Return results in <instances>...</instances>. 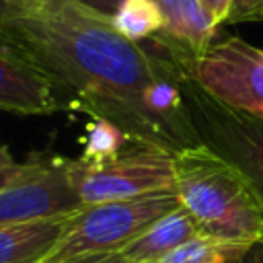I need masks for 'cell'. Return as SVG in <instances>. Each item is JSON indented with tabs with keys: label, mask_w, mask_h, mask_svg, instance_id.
Listing matches in <instances>:
<instances>
[{
	"label": "cell",
	"mask_w": 263,
	"mask_h": 263,
	"mask_svg": "<svg viewBox=\"0 0 263 263\" xmlns=\"http://www.w3.org/2000/svg\"><path fill=\"white\" fill-rule=\"evenodd\" d=\"M146 41L125 39L109 14L78 0H6L0 14V45L51 84L62 109L107 119L134 142L173 152L148 97L177 60L154 37Z\"/></svg>",
	"instance_id": "obj_1"
},
{
	"label": "cell",
	"mask_w": 263,
	"mask_h": 263,
	"mask_svg": "<svg viewBox=\"0 0 263 263\" xmlns=\"http://www.w3.org/2000/svg\"><path fill=\"white\" fill-rule=\"evenodd\" d=\"M175 191L199 232L224 242L263 238V197L253 181L203 142L175 154Z\"/></svg>",
	"instance_id": "obj_2"
},
{
	"label": "cell",
	"mask_w": 263,
	"mask_h": 263,
	"mask_svg": "<svg viewBox=\"0 0 263 263\" xmlns=\"http://www.w3.org/2000/svg\"><path fill=\"white\" fill-rule=\"evenodd\" d=\"M179 205L181 201L175 189L84 205L72 218L64 238L43 263H60L70 257L95 253H119L158 218Z\"/></svg>",
	"instance_id": "obj_3"
},
{
	"label": "cell",
	"mask_w": 263,
	"mask_h": 263,
	"mask_svg": "<svg viewBox=\"0 0 263 263\" xmlns=\"http://www.w3.org/2000/svg\"><path fill=\"white\" fill-rule=\"evenodd\" d=\"M64 168L84 205L175 189V154L136 142L103 162L64 158Z\"/></svg>",
	"instance_id": "obj_4"
},
{
	"label": "cell",
	"mask_w": 263,
	"mask_h": 263,
	"mask_svg": "<svg viewBox=\"0 0 263 263\" xmlns=\"http://www.w3.org/2000/svg\"><path fill=\"white\" fill-rule=\"evenodd\" d=\"M181 70L185 103L201 142L232 160L263 197V117L218 101L183 66Z\"/></svg>",
	"instance_id": "obj_5"
},
{
	"label": "cell",
	"mask_w": 263,
	"mask_h": 263,
	"mask_svg": "<svg viewBox=\"0 0 263 263\" xmlns=\"http://www.w3.org/2000/svg\"><path fill=\"white\" fill-rule=\"evenodd\" d=\"M171 51L212 97L238 111L263 117V49L230 35L212 43L197 60Z\"/></svg>",
	"instance_id": "obj_6"
},
{
	"label": "cell",
	"mask_w": 263,
	"mask_h": 263,
	"mask_svg": "<svg viewBox=\"0 0 263 263\" xmlns=\"http://www.w3.org/2000/svg\"><path fill=\"white\" fill-rule=\"evenodd\" d=\"M84 203L74 193L62 156H41L39 166L25 179L0 191V228L70 216Z\"/></svg>",
	"instance_id": "obj_7"
},
{
	"label": "cell",
	"mask_w": 263,
	"mask_h": 263,
	"mask_svg": "<svg viewBox=\"0 0 263 263\" xmlns=\"http://www.w3.org/2000/svg\"><path fill=\"white\" fill-rule=\"evenodd\" d=\"M58 109L62 107L51 84L35 68L0 45V111L49 115Z\"/></svg>",
	"instance_id": "obj_8"
},
{
	"label": "cell",
	"mask_w": 263,
	"mask_h": 263,
	"mask_svg": "<svg viewBox=\"0 0 263 263\" xmlns=\"http://www.w3.org/2000/svg\"><path fill=\"white\" fill-rule=\"evenodd\" d=\"M162 12V29L156 33L164 43L199 58L212 45L216 25L199 0H158Z\"/></svg>",
	"instance_id": "obj_9"
},
{
	"label": "cell",
	"mask_w": 263,
	"mask_h": 263,
	"mask_svg": "<svg viewBox=\"0 0 263 263\" xmlns=\"http://www.w3.org/2000/svg\"><path fill=\"white\" fill-rule=\"evenodd\" d=\"M76 214L2 226L0 263H43L49 257V253L58 247V242L64 238Z\"/></svg>",
	"instance_id": "obj_10"
},
{
	"label": "cell",
	"mask_w": 263,
	"mask_h": 263,
	"mask_svg": "<svg viewBox=\"0 0 263 263\" xmlns=\"http://www.w3.org/2000/svg\"><path fill=\"white\" fill-rule=\"evenodd\" d=\"M199 234V226L195 224L191 214L183 205H179L177 210L158 218L148 230H144L119 253L127 263H156L160 257Z\"/></svg>",
	"instance_id": "obj_11"
},
{
	"label": "cell",
	"mask_w": 263,
	"mask_h": 263,
	"mask_svg": "<svg viewBox=\"0 0 263 263\" xmlns=\"http://www.w3.org/2000/svg\"><path fill=\"white\" fill-rule=\"evenodd\" d=\"M111 21L125 39L136 43L150 39L162 29L158 0H119Z\"/></svg>",
	"instance_id": "obj_12"
},
{
	"label": "cell",
	"mask_w": 263,
	"mask_h": 263,
	"mask_svg": "<svg viewBox=\"0 0 263 263\" xmlns=\"http://www.w3.org/2000/svg\"><path fill=\"white\" fill-rule=\"evenodd\" d=\"M249 247L199 234L183 242L181 247L173 249L156 263H238V259L245 255Z\"/></svg>",
	"instance_id": "obj_13"
},
{
	"label": "cell",
	"mask_w": 263,
	"mask_h": 263,
	"mask_svg": "<svg viewBox=\"0 0 263 263\" xmlns=\"http://www.w3.org/2000/svg\"><path fill=\"white\" fill-rule=\"evenodd\" d=\"M80 142H82V154H80L82 160L103 162V160L117 156L134 140L123 129H119L115 123L107 119H90L84 127Z\"/></svg>",
	"instance_id": "obj_14"
},
{
	"label": "cell",
	"mask_w": 263,
	"mask_h": 263,
	"mask_svg": "<svg viewBox=\"0 0 263 263\" xmlns=\"http://www.w3.org/2000/svg\"><path fill=\"white\" fill-rule=\"evenodd\" d=\"M263 21V0H232L226 25Z\"/></svg>",
	"instance_id": "obj_15"
},
{
	"label": "cell",
	"mask_w": 263,
	"mask_h": 263,
	"mask_svg": "<svg viewBox=\"0 0 263 263\" xmlns=\"http://www.w3.org/2000/svg\"><path fill=\"white\" fill-rule=\"evenodd\" d=\"M37 166H39V154H31V158L27 162H16L8 168H0V191L6 189L8 185L29 177Z\"/></svg>",
	"instance_id": "obj_16"
},
{
	"label": "cell",
	"mask_w": 263,
	"mask_h": 263,
	"mask_svg": "<svg viewBox=\"0 0 263 263\" xmlns=\"http://www.w3.org/2000/svg\"><path fill=\"white\" fill-rule=\"evenodd\" d=\"M201 6L205 8V12L210 14V18L214 21L216 27L226 25L230 8H232V0H199Z\"/></svg>",
	"instance_id": "obj_17"
},
{
	"label": "cell",
	"mask_w": 263,
	"mask_h": 263,
	"mask_svg": "<svg viewBox=\"0 0 263 263\" xmlns=\"http://www.w3.org/2000/svg\"><path fill=\"white\" fill-rule=\"evenodd\" d=\"M60 263H127L121 253H95V255H80L70 257Z\"/></svg>",
	"instance_id": "obj_18"
},
{
	"label": "cell",
	"mask_w": 263,
	"mask_h": 263,
	"mask_svg": "<svg viewBox=\"0 0 263 263\" xmlns=\"http://www.w3.org/2000/svg\"><path fill=\"white\" fill-rule=\"evenodd\" d=\"M238 263H263V238L253 242L245 251V255L238 259Z\"/></svg>",
	"instance_id": "obj_19"
},
{
	"label": "cell",
	"mask_w": 263,
	"mask_h": 263,
	"mask_svg": "<svg viewBox=\"0 0 263 263\" xmlns=\"http://www.w3.org/2000/svg\"><path fill=\"white\" fill-rule=\"evenodd\" d=\"M78 2H82V4H86L90 8H95V10H99L103 14H109V16L115 12V8L119 4V0H78Z\"/></svg>",
	"instance_id": "obj_20"
},
{
	"label": "cell",
	"mask_w": 263,
	"mask_h": 263,
	"mask_svg": "<svg viewBox=\"0 0 263 263\" xmlns=\"http://www.w3.org/2000/svg\"><path fill=\"white\" fill-rule=\"evenodd\" d=\"M12 164H16V160L12 158L8 146H0V168H8Z\"/></svg>",
	"instance_id": "obj_21"
},
{
	"label": "cell",
	"mask_w": 263,
	"mask_h": 263,
	"mask_svg": "<svg viewBox=\"0 0 263 263\" xmlns=\"http://www.w3.org/2000/svg\"><path fill=\"white\" fill-rule=\"evenodd\" d=\"M4 8H6V0H0V14L4 12Z\"/></svg>",
	"instance_id": "obj_22"
}]
</instances>
